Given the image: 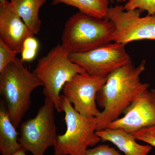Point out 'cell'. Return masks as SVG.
<instances>
[{
    "mask_svg": "<svg viewBox=\"0 0 155 155\" xmlns=\"http://www.w3.org/2000/svg\"><path fill=\"white\" fill-rule=\"evenodd\" d=\"M84 155H122L115 148L109 144H101L94 148L88 149Z\"/></svg>",
    "mask_w": 155,
    "mask_h": 155,
    "instance_id": "obj_19",
    "label": "cell"
},
{
    "mask_svg": "<svg viewBox=\"0 0 155 155\" xmlns=\"http://www.w3.org/2000/svg\"><path fill=\"white\" fill-rule=\"evenodd\" d=\"M37 50L31 48H23L21 52V60L23 62H30L33 61L37 55L38 52Z\"/></svg>",
    "mask_w": 155,
    "mask_h": 155,
    "instance_id": "obj_20",
    "label": "cell"
},
{
    "mask_svg": "<svg viewBox=\"0 0 155 155\" xmlns=\"http://www.w3.org/2000/svg\"><path fill=\"white\" fill-rule=\"evenodd\" d=\"M114 1H116L117 2H125V0H109V1H111V2H114Z\"/></svg>",
    "mask_w": 155,
    "mask_h": 155,
    "instance_id": "obj_23",
    "label": "cell"
},
{
    "mask_svg": "<svg viewBox=\"0 0 155 155\" xmlns=\"http://www.w3.org/2000/svg\"><path fill=\"white\" fill-rule=\"evenodd\" d=\"M2 1V0H0V1Z\"/></svg>",
    "mask_w": 155,
    "mask_h": 155,
    "instance_id": "obj_24",
    "label": "cell"
},
{
    "mask_svg": "<svg viewBox=\"0 0 155 155\" xmlns=\"http://www.w3.org/2000/svg\"><path fill=\"white\" fill-rule=\"evenodd\" d=\"M69 54L62 44H58L38 60L33 71L43 84V94L51 100L58 112L63 111L60 93L64 85L76 74L85 72L71 61Z\"/></svg>",
    "mask_w": 155,
    "mask_h": 155,
    "instance_id": "obj_4",
    "label": "cell"
},
{
    "mask_svg": "<svg viewBox=\"0 0 155 155\" xmlns=\"http://www.w3.org/2000/svg\"><path fill=\"white\" fill-rule=\"evenodd\" d=\"M96 134L102 141L112 143L125 155H148L152 149L150 145L139 144L131 134L121 128H106Z\"/></svg>",
    "mask_w": 155,
    "mask_h": 155,
    "instance_id": "obj_12",
    "label": "cell"
},
{
    "mask_svg": "<svg viewBox=\"0 0 155 155\" xmlns=\"http://www.w3.org/2000/svg\"><path fill=\"white\" fill-rule=\"evenodd\" d=\"M54 105L48 97L35 117L20 125L19 143L33 155H44L46 150L54 147L58 140Z\"/></svg>",
    "mask_w": 155,
    "mask_h": 155,
    "instance_id": "obj_6",
    "label": "cell"
},
{
    "mask_svg": "<svg viewBox=\"0 0 155 155\" xmlns=\"http://www.w3.org/2000/svg\"><path fill=\"white\" fill-rule=\"evenodd\" d=\"M107 79V76L91 75L86 72L78 73L64 85L63 95L81 116L98 117L101 112L96 104L97 96Z\"/></svg>",
    "mask_w": 155,
    "mask_h": 155,
    "instance_id": "obj_9",
    "label": "cell"
},
{
    "mask_svg": "<svg viewBox=\"0 0 155 155\" xmlns=\"http://www.w3.org/2000/svg\"><path fill=\"white\" fill-rule=\"evenodd\" d=\"M17 54L0 40V72L17 58Z\"/></svg>",
    "mask_w": 155,
    "mask_h": 155,
    "instance_id": "obj_17",
    "label": "cell"
},
{
    "mask_svg": "<svg viewBox=\"0 0 155 155\" xmlns=\"http://www.w3.org/2000/svg\"><path fill=\"white\" fill-rule=\"evenodd\" d=\"M109 0H52L54 5L64 4L75 7L79 12L92 17L105 19L109 8Z\"/></svg>",
    "mask_w": 155,
    "mask_h": 155,
    "instance_id": "obj_15",
    "label": "cell"
},
{
    "mask_svg": "<svg viewBox=\"0 0 155 155\" xmlns=\"http://www.w3.org/2000/svg\"><path fill=\"white\" fill-rule=\"evenodd\" d=\"M34 35L10 2L0 1V40L19 54L22 52L25 40Z\"/></svg>",
    "mask_w": 155,
    "mask_h": 155,
    "instance_id": "obj_11",
    "label": "cell"
},
{
    "mask_svg": "<svg viewBox=\"0 0 155 155\" xmlns=\"http://www.w3.org/2000/svg\"><path fill=\"white\" fill-rule=\"evenodd\" d=\"M10 117L5 102L0 103V153L11 155L22 148L19 142V133Z\"/></svg>",
    "mask_w": 155,
    "mask_h": 155,
    "instance_id": "obj_13",
    "label": "cell"
},
{
    "mask_svg": "<svg viewBox=\"0 0 155 155\" xmlns=\"http://www.w3.org/2000/svg\"><path fill=\"white\" fill-rule=\"evenodd\" d=\"M140 9L125 11L124 6L110 7L106 18L114 23L112 41L126 45L142 40H155V14L140 17Z\"/></svg>",
    "mask_w": 155,
    "mask_h": 155,
    "instance_id": "obj_7",
    "label": "cell"
},
{
    "mask_svg": "<svg viewBox=\"0 0 155 155\" xmlns=\"http://www.w3.org/2000/svg\"><path fill=\"white\" fill-rule=\"evenodd\" d=\"M26 152V151L22 148L18 151L16 152V153H14L11 155H27L25 153Z\"/></svg>",
    "mask_w": 155,
    "mask_h": 155,
    "instance_id": "obj_22",
    "label": "cell"
},
{
    "mask_svg": "<svg viewBox=\"0 0 155 155\" xmlns=\"http://www.w3.org/2000/svg\"><path fill=\"white\" fill-rule=\"evenodd\" d=\"M115 30L114 23L109 19L79 11L65 23L61 44L69 54L87 52L111 43Z\"/></svg>",
    "mask_w": 155,
    "mask_h": 155,
    "instance_id": "obj_3",
    "label": "cell"
},
{
    "mask_svg": "<svg viewBox=\"0 0 155 155\" xmlns=\"http://www.w3.org/2000/svg\"><path fill=\"white\" fill-rule=\"evenodd\" d=\"M23 48H31L38 51L39 48L38 41L36 38H35L34 36L28 38L24 41Z\"/></svg>",
    "mask_w": 155,
    "mask_h": 155,
    "instance_id": "obj_21",
    "label": "cell"
},
{
    "mask_svg": "<svg viewBox=\"0 0 155 155\" xmlns=\"http://www.w3.org/2000/svg\"><path fill=\"white\" fill-rule=\"evenodd\" d=\"M125 45L110 43L87 52L71 54V61L91 75L107 77L114 70L131 62Z\"/></svg>",
    "mask_w": 155,
    "mask_h": 155,
    "instance_id": "obj_8",
    "label": "cell"
},
{
    "mask_svg": "<svg viewBox=\"0 0 155 155\" xmlns=\"http://www.w3.org/2000/svg\"><path fill=\"white\" fill-rule=\"evenodd\" d=\"M136 140L155 147V127H147L131 134Z\"/></svg>",
    "mask_w": 155,
    "mask_h": 155,
    "instance_id": "obj_18",
    "label": "cell"
},
{
    "mask_svg": "<svg viewBox=\"0 0 155 155\" xmlns=\"http://www.w3.org/2000/svg\"><path fill=\"white\" fill-rule=\"evenodd\" d=\"M11 5L18 15L34 35L40 31L41 21L40 19L41 8L47 0H10Z\"/></svg>",
    "mask_w": 155,
    "mask_h": 155,
    "instance_id": "obj_14",
    "label": "cell"
},
{
    "mask_svg": "<svg viewBox=\"0 0 155 155\" xmlns=\"http://www.w3.org/2000/svg\"><path fill=\"white\" fill-rule=\"evenodd\" d=\"M41 86L43 84L37 75L31 72L18 58L0 72V93L16 128L30 107L31 93Z\"/></svg>",
    "mask_w": 155,
    "mask_h": 155,
    "instance_id": "obj_2",
    "label": "cell"
},
{
    "mask_svg": "<svg viewBox=\"0 0 155 155\" xmlns=\"http://www.w3.org/2000/svg\"><path fill=\"white\" fill-rule=\"evenodd\" d=\"M124 6L125 11L140 9L147 11L148 14H155V0H125Z\"/></svg>",
    "mask_w": 155,
    "mask_h": 155,
    "instance_id": "obj_16",
    "label": "cell"
},
{
    "mask_svg": "<svg viewBox=\"0 0 155 155\" xmlns=\"http://www.w3.org/2000/svg\"><path fill=\"white\" fill-rule=\"evenodd\" d=\"M153 127H155V90L147 89L135 97L123 117L109 124L107 128H121L133 134Z\"/></svg>",
    "mask_w": 155,
    "mask_h": 155,
    "instance_id": "obj_10",
    "label": "cell"
},
{
    "mask_svg": "<svg viewBox=\"0 0 155 155\" xmlns=\"http://www.w3.org/2000/svg\"><path fill=\"white\" fill-rule=\"evenodd\" d=\"M143 60L138 67L132 62L118 68L107 76L98 92L96 100L104 110L97 118V130H104L119 119L139 94L148 89L150 84L142 83L140 76L145 69Z\"/></svg>",
    "mask_w": 155,
    "mask_h": 155,
    "instance_id": "obj_1",
    "label": "cell"
},
{
    "mask_svg": "<svg viewBox=\"0 0 155 155\" xmlns=\"http://www.w3.org/2000/svg\"><path fill=\"white\" fill-rule=\"evenodd\" d=\"M61 97L67 130L58 135L54 155H84L89 147L101 141L96 134L97 117L81 116L64 95Z\"/></svg>",
    "mask_w": 155,
    "mask_h": 155,
    "instance_id": "obj_5",
    "label": "cell"
}]
</instances>
